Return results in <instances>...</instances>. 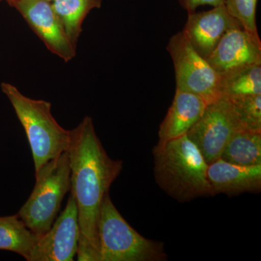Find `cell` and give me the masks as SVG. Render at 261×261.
I'll return each instance as SVG.
<instances>
[{
	"mask_svg": "<svg viewBox=\"0 0 261 261\" xmlns=\"http://www.w3.org/2000/svg\"><path fill=\"white\" fill-rule=\"evenodd\" d=\"M68 152L70 194L76 204L80 227L77 260L99 261L97 231L101 206L123 169V161L110 158L89 116L70 130Z\"/></svg>",
	"mask_w": 261,
	"mask_h": 261,
	"instance_id": "obj_1",
	"label": "cell"
},
{
	"mask_svg": "<svg viewBox=\"0 0 261 261\" xmlns=\"http://www.w3.org/2000/svg\"><path fill=\"white\" fill-rule=\"evenodd\" d=\"M154 176L159 186L178 202L214 196L207 163L187 135L153 148Z\"/></svg>",
	"mask_w": 261,
	"mask_h": 261,
	"instance_id": "obj_2",
	"label": "cell"
},
{
	"mask_svg": "<svg viewBox=\"0 0 261 261\" xmlns=\"http://www.w3.org/2000/svg\"><path fill=\"white\" fill-rule=\"evenodd\" d=\"M1 89L27 134L35 173L49 161L68 151L70 130L65 129L55 119L50 102L27 97L10 83H2Z\"/></svg>",
	"mask_w": 261,
	"mask_h": 261,
	"instance_id": "obj_3",
	"label": "cell"
},
{
	"mask_svg": "<svg viewBox=\"0 0 261 261\" xmlns=\"http://www.w3.org/2000/svg\"><path fill=\"white\" fill-rule=\"evenodd\" d=\"M99 261L166 260L163 244L144 238L117 210L109 193L102 201L98 222Z\"/></svg>",
	"mask_w": 261,
	"mask_h": 261,
	"instance_id": "obj_4",
	"label": "cell"
},
{
	"mask_svg": "<svg viewBox=\"0 0 261 261\" xmlns=\"http://www.w3.org/2000/svg\"><path fill=\"white\" fill-rule=\"evenodd\" d=\"M35 177L34 190L17 215L29 229L42 236L58 217L63 198L70 190L68 151L44 164Z\"/></svg>",
	"mask_w": 261,
	"mask_h": 261,
	"instance_id": "obj_5",
	"label": "cell"
},
{
	"mask_svg": "<svg viewBox=\"0 0 261 261\" xmlns=\"http://www.w3.org/2000/svg\"><path fill=\"white\" fill-rule=\"evenodd\" d=\"M167 50L174 66L176 89L195 94L207 104L221 97L220 75L195 51L182 31L170 39Z\"/></svg>",
	"mask_w": 261,
	"mask_h": 261,
	"instance_id": "obj_6",
	"label": "cell"
},
{
	"mask_svg": "<svg viewBox=\"0 0 261 261\" xmlns=\"http://www.w3.org/2000/svg\"><path fill=\"white\" fill-rule=\"evenodd\" d=\"M243 128L231 102L222 96L209 103L198 121L187 132L207 163L221 158L226 142L235 130Z\"/></svg>",
	"mask_w": 261,
	"mask_h": 261,
	"instance_id": "obj_7",
	"label": "cell"
},
{
	"mask_svg": "<svg viewBox=\"0 0 261 261\" xmlns=\"http://www.w3.org/2000/svg\"><path fill=\"white\" fill-rule=\"evenodd\" d=\"M80 235L78 210L70 194L64 210L40 236L28 261H73L78 251Z\"/></svg>",
	"mask_w": 261,
	"mask_h": 261,
	"instance_id": "obj_8",
	"label": "cell"
},
{
	"mask_svg": "<svg viewBox=\"0 0 261 261\" xmlns=\"http://www.w3.org/2000/svg\"><path fill=\"white\" fill-rule=\"evenodd\" d=\"M10 6L21 14L30 28L53 54L65 62L72 61L76 48L65 34L51 2L47 0H9Z\"/></svg>",
	"mask_w": 261,
	"mask_h": 261,
	"instance_id": "obj_9",
	"label": "cell"
},
{
	"mask_svg": "<svg viewBox=\"0 0 261 261\" xmlns=\"http://www.w3.org/2000/svg\"><path fill=\"white\" fill-rule=\"evenodd\" d=\"M206 60L220 75L247 65L261 64L259 34L242 27L230 29Z\"/></svg>",
	"mask_w": 261,
	"mask_h": 261,
	"instance_id": "obj_10",
	"label": "cell"
},
{
	"mask_svg": "<svg viewBox=\"0 0 261 261\" xmlns=\"http://www.w3.org/2000/svg\"><path fill=\"white\" fill-rule=\"evenodd\" d=\"M240 27L223 5L207 11L188 13L182 32L195 51L206 59L228 30Z\"/></svg>",
	"mask_w": 261,
	"mask_h": 261,
	"instance_id": "obj_11",
	"label": "cell"
},
{
	"mask_svg": "<svg viewBox=\"0 0 261 261\" xmlns=\"http://www.w3.org/2000/svg\"><path fill=\"white\" fill-rule=\"evenodd\" d=\"M207 177L214 195L258 192L261 189V165L239 166L219 159L207 165Z\"/></svg>",
	"mask_w": 261,
	"mask_h": 261,
	"instance_id": "obj_12",
	"label": "cell"
},
{
	"mask_svg": "<svg viewBox=\"0 0 261 261\" xmlns=\"http://www.w3.org/2000/svg\"><path fill=\"white\" fill-rule=\"evenodd\" d=\"M207 105L195 94L176 89L172 104L160 126L157 145L187 135L202 116Z\"/></svg>",
	"mask_w": 261,
	"mask_h": 261,
	"instance_id": "obj_13",
	"label": "cell"
},
{
	"mask_svg": "<svg viewBox=\"0 0 261 261\" xmlns=\"http://www.w3.org/2000/svg\"><path fill=\"white\" fill-rule=\"evenodd\" d=\"M220 159L239 166L261 165V132L244 128L235 130Z\"/></svg>",
	"mask_w": 261,
	"mask_h": 261,
	"instance_id": "obj_14",
	"label": "cell"
},
{
	"mask_svg": "<svg viewBox=\"0 0 261 261\" xmlns=\"http://www.w3.org/2000/svg\"><path fill=\"white\" fill-rule=\"evenodd\" d=\"M51 5L65 34L76 48L84 19L92 10L100 8L102 0H53Z\"/></svg>",
	"mask_w": 261,
	"mask_h": 261,
	"instance_id": "obj_15",
	"label": "cell"
},
{
	"mask_svg": "<svg viewBox=\"0 0 261 261\" xmlns=\"http://www.w3.org/2000/svg\"><path fill=\"white\" fill-rule=\"evenodd\" d=\"M39 238L18 215L0 217V250L15 252L28 260Z\"/></svg>",
	"mask_w": 261,
	"mask_h": 261,
	"instance_id": "obj_16",
	"label": "cell"
},
{
	"mask_svg": "<svg viewBox=\"0 0 261 261\" xmlns=\"http://www.w3.org/2000/svg\"><path fill=\"white\" fill-rule=\"evenodd\" d=\"M221 97L261 94V64L247 65L220 75Z\"/></svg>",
	"mask_w": 261,
	"mask_h": 261,
	"instance_id": "obj_17",
	"label": "cell"
},
{
	"mask_svg": "<svg viewBox=\"0 0 261 261\" xmlns=\"http://www.w3.org/2000/svg\"><path fill=\"white\" fill-rule=\"evenodd\" d=\"M227 98L241 126L247 129L261 132V94Z\"/></svg>",
	"mask_w": 261,
	"mask_h": 261,
	"instance_id": "obj_18",
	"label": "cell"
},
{
	"mask_svg": "<svg viewBox=\"0 0 261 261\" xmlns=\"http://www.w3.org/2000/svg\"><path fill=\"white\" fill-rule=\"evenodd\" d=\"M257 0H224L228 13L247 32L258 34L256 23Z\"/></svg>",
	"mask_w": 261,
	"mask_h": 261,
	"instance_id": "obj_19",
	"label": "cell"
},
{
	"mask_svg": "<svg viewBox=\"0 0 261 261\" xmlns=\"http://www.w3.org/2000/svg\"><path fill=\"white\" fill-rule=\"evenodd\" d=\"M178 2L188 13L195 12L197 8L203 5H210L214 8L224 5V0H178Z\"/></svg>",
	"mask_w": 261,
	"mask_h": 261,
	"instance_id": "obj_20",
	"label": "cell"
},
{
	"mask_svg": "<svg viewBox=\"0 0 261 261\" xmlns=\"http://www.w3.org/2000/svg\"><path fill=\"white\" fill-rule=\"evenodd\" d=\"M2 1H6V2H8V1H9V0H0V2H2Z\"/></svg>",
	"mask_w": 261,
	"mask_h": 261,
	"instance_id": "obj_21",
	"label": "cell"
},
{
	"mask_svg": "<svg viewBox=\"0 0 261 261\" xmlns=\"http://www.w3.org/2000/svg\"><path fill=\"white\" fill-rule=\"evenodd\" d=\"M47 1L51 2V1H53V0H47Z\"/></svg>",
	"mask_w": 261,
	"mask_h": 261,
	"instance_id": "obj_22",
	"label": "cell"
}]
</instances>
